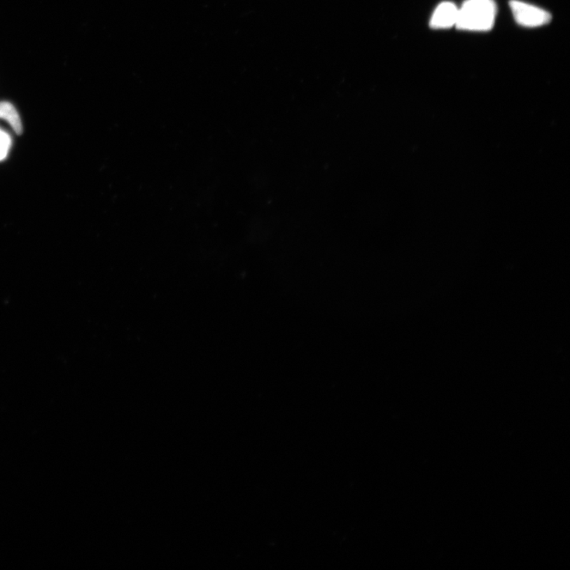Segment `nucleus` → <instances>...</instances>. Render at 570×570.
Masks as SVG:
<instances>
[{"label":"nucleus","instance_id":"nucleus-1","mask_svg":"<svg viewBox=\"0 0 570 570\" xmlns=\"http://www.w3.org/2000/svg\"><path fill=\"white\" fill-rule=\"evenodd\" d=\"M496 15L494 0H466L459 8L456 27L468 32H489L494 26Z\"/></svg>","mask_w":570,"mask_h":570},{"label":"nucleus","instance_id":"nucleus-2","mask_svg":"<svg viewBox=\"0 0 570 570\" xmlns=\"http://www.w3.org/2000/svg\"><path fill=\"white\" fill-rule=\"evenodd\" d=\"M509 7L515 22L525 27L534 28L547 25L552 19L547 11L519 0H511Z\"/></svg>","mask_w":570,"mask_h":570},{"label":"nucleus","instance_id":"nucleus-3","mask_svg":"<svg viewBox=\"0 0 570 570\" xmlns=\"http://www.w3.org/2000/svg\"><path fill=\"white\" fill-rule=\"evenodd\" d=\"M459 8L452 2H443L435 11L430 20V27L436 29H450L457 25Z\"/></svg>","mask_w":570,"mask_h":570},{"label":"nucleus","instance_id":"nucleus-4","mask_svg":"<svg viewBox=\"0 0 570 570\" xmlns=\"http://www.w3.org/2000/svg\"><path fill=\"white\" fill-rule=\"evenodd\" d=\"M0 119L8 121L17 134H22V124L21 118L19 113L11 103L8 102H0Z\"/></svg>","mask_w":570,"mask_h":570},{"label":"nucleus","instance_id":"nucleus-5","mask_svg":"<svg viewBox=\"0 0 570 570\" xmlns=\"http://www.w3.org/2000/svg\"><path fill=\"white\" fill-rule=\"evenodd\" d=\"M11 144L12 139L8 133L0 130V161L7 158Z\"/></svg>","mask_w":570,"mask_h":570}]
</instances>
